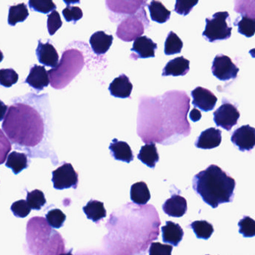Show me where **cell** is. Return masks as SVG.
<instances>
[{
    "label": "cell",
    "mask_w": 255,
    "mask_h": 255,
    "mask_svg": "<svg viewBox=\"0 0 255 255\" xmlns=\"http://www.w3.org/2000/svg\"><path fill=\"white\" fill-rule=\"evenodd\" d=\"M2 131L16 149L31 157H50L53 152V118L48 94L28 93L11 100Z\"/></svg>",
    "instance_id": "6da1fadb"
},
{
    "label": "cell",
    "mask_w": 255,
    "mask_h": 255,
    "mask_svg": "<svg viewBox=\"0 0 255 255\" xmlns=\"http://www.w3.org/2000/svg\"><path fill=\"white\" fill-rule=\"evenodd\" d=\"M192 186L206 204L216 208L219 204L232 202L236 182L220 167L210 165L194 176Z\"/></svg>",
    "instance_id": "7a4b0ae2"
},
{
    "label": "cell",
    "mask_w": 255,
    "mask_h": 255,
    "mask_svg": "<svg viewBox=\"0 0 255 255\" xmlns=\"http://www.w3.org/2000/svg\"><path fill=\"white\" fill-rule=\"evenodd\" d=\"M85 63L84 54L76 47V42L68 44L57 66L47 71L50 86L57 90L65 89L81 72Z\"/></svg>",
    "instance_id": "3957f363"
},
{
    "label": "cell",
    "mask_w": 255,
    "mask_h": 255,
    "mask_svg": "<svg viewBox=\"0 0 255 255\" xmlns=\"http://www.w3.org/2000/svg\"><path fill=\"white\" fill-rule=\"evenodd\" d=\"M228 17V12L220 11L215 13L212 18H206V27L203 36L210 42L228 39L232 32V28L227 23Z\"/></svg>",
    "instance_id": "277c9868"
},
{
    "label": "cell",
    "mask_w": 255,
    "mask_h": 255,
    "mask_svg": "<svg viewBox=\"0 0 255 255\" xmlns=\"http://www.w3.org/2000/svg\"><path fill=\"white\" fill-rule=\"evenodd\" d=\"M52 181L56 189L77 188L78 185V173L74 170L71 163L64 162L63 165L53 171Z\"/></svg>",
    "instance_id": "5b68a950"
},
{
    "label": "cell",
    "mask_w": 255,
    "mask_h": 255,
    "mask_svg": "<svg viewBox=\"0 0 255 255\" xmlns=\"http://www.w3.org/2000/svg\"><path fill=\"white\" fill-rule=\"evenodd\" d=\"M240 69L233 63L231 58L225 55H217L213 59L212 73L221 81L234 80L237 77Z\"/></svg>",
    "instance_id": "8992f818"
},
{
    "label": "cell",
    "mask_w": 255,
    "mask_h": 255,
    "mask_svg": "<svg viewBox=\"0 0 255 255\" xmlns=\"http://www.w3.org/2000/svg\"><path fill=\"white\" fill-rule=\"evenodd\" d=\"M240 117V112L235 106L227 102L223 103L213 113V120L216 125L228 131L237 125Z\"/></svg>",
    "instance_id": "52a82bcc"
},
{
    "label": "cell",
    "mask_w": 255,
    "mask_h": 255,
    "mask_svg": "<svg viewBox=\"0 0 255 255\" xmlns=\"http://www.w3.org/2000/svg\"><path fill=\"white\" fill-rule=\"evenodd\" d=\"M144 30L142 22L138 17L132 16L122 21L118 26L116 35L123 41H131L141 37L144 34Z\"/></svg>",
    "instance_id": "ba28073f"
},
{
    "label": "cell",
    "mask_w": 255,
    "mask_h": 255,
    "mask_svg": "<svg viewBox=\"0 0 255 255\" xmlns=\"http://www.w3.org/2000/svg\"><path fill=\"white\" fill-rule=\"evenodd\" d=\"M231 140L240 151H249L255 147V129L249 125L240 127L233 132Z\"/></svg>",
    "instance_id": "9c48e42d"
},
{
    "label": "cell",
    "mask_w": 255,
    "mask_h": 255,
    "mask_svg": "<svg viewBox=\"0 0 255 255\" xmlns=\"http://www.w3.org/2000/svg\"><path fill=\"white\" fill-rule=\"evenodd\" d=\"M193 101L192 104L196 108L204 112L211 111L216 107L218 99L214 94L208 89L203 87H197L191 92Z\"/></svg>",
    "instance_id": "30bf717a"
},
{
    "label": "cell",
    "mask_w": 255,
    "mask_h": 255,
    "mask_svg": "<svg viewBox=\"0 0 255 255\" xmlns=\"http://www.w3.org/2000/svg\"><path fill=\"white\" fill-rule=\"evenodd\" d=\"M36 56L38 62L44 66L53 68L59 64V53L50 41L47 43H43L41 39L38 41Z\"/></svg>",
    "instance_id": "8fae6325"
},
{
    "label": "cell",
    "mask_w": 255,
    "mask_h": 255,
    "mask_svg": "<svg viewBox=\"0 0 255 255\" xmlns=\"http://www.w3.org/2000/svg\"><path fill=\"white\" fill-rule=\"evenodd\" d=\"M25 83L33 88L37 93H39L50 84V79L47 70L44 66L34 65L31 67L30 72L25 80Z\"/></svg>",
    "instance_id": "7c38bea8"
},
{
    "label": "cell",
    "mask_w": 255,
    "mask_h": 255,
    "mask_svg": "<svg viewBox=\"0 0 255 255\" xmlns=\"http://www.w3.org/2000/svg\"><path fill=\"white\" fill-rule=\"evenodd\" d=\"M222 142V131L210 128L203 131L195 141V147L204 150H210L219 147Z\"/></svg>",
    "instance_id": "4fadbf2b"
},
{
    "label": "cell",
    "mask_w": 255,
    "mask_h": 255,
    "mask_svg": "<svg viewBox=\"0 0 255 255\" xmlns=\"http://www.w3.org/2000/svg\"><path fill=\"white\" fill-rule=\"evenodd\" d=\"M162 210L171 217H182L187 211V201L180 195H173L164 203Z\"/></svg>",
    "instance_id": "5bb4252c"
},
{
    "label": "cell",
    "mask_w": 255,
    "mask_h": 255,
    "mask_svg": "<svg viewBox=\"0 0 255 255\" xmlns=\"http://www.w3.org/2000/svg\"><path fill=\"white\" fill-rule=\"evenodd\" d=\"M157 49V44L153 42L150 38L146 36H141L134 40L133 45L131 51L136 53L138 57L141 59L155 57V50Z\"/></svg>",
    "instance_id": "9a60e30c"
},
{
    "label": "cell",
    "mask_w": 255,
    "mask_h": 255,
    "mask_svg": "<svg viewBox=\"0 0 255 255\" xmlns=\"http://www.w3.org/2000/svg\"><path fill=\"white\" fill-rule=\"evenodd\" d=\"M132 84L125 74L115 79L109 87L112 96L119 98H128L132 93Z\"/></svg>",
    "instance_id": "2e32d148"
},
{
    "label": "cell",
    "mask_w": 255,
    "mask_h": 255,
    "mask_svg": "<svg viewBox=\"0 0 255 255\" xmlns=\"http://www.w3.org/2000/svg\"><path fill=\"white\" fill-rule=\"evenodd\" d=\"M113 39V35H107L104 31H98L91 36L89 42L95 54L103 55L110 50Z\"/></svg>",
    "instance_id": "e0dca14e"
},
{
    "label": "cell",
    "mask_w": 255,
    "mask_h": 255,
    "mask_svg": "<svg viewBox=\"0 0 255 255\" xmlns=\"http://www.w3.org/2000/svg\"><path fill=\"white\" fill-rule=\"evenodd\" d=\"M189 60L185 59L183 56L175 58L170 60L162 70V77L167 76H173V77H179V76H185L189 71Z\"/></svg>",
    "instance_id": "ac0fdd59"
},
{
    "label": "cell",
    "mask_w": 255,
    "mask_h": 255,
    "mask_svg": "<svg viewBox=\"0 0 255 255\" xmlns=\"http://www.w3.org/2000/svg\"><path fill=\"white\" fill-rule=\"evenodd\" d=\"M109 148L111 151L112 156L116 160L122 161L128 163L133 160V153L131 147L125 141H119L117 138H114Z\"/></svg>",
    "instance_id": "d6986e66"
},
{
    "label": "cell",
    "mask_w": 255,
    "mask_h": 255,
    "mask_svg": "<svg viewBox=\"0 0 255 255\" xmlns=\"http://www.w3.org/2000/svg\"><path fill=\"white\" fill-rule=\"evenodd\" d=\"M164 243H169L171 246H177L183 240L184 232L178 224L173 222H166L165 226L161 228Z\"/></svg>",
    "instance_id": "ffe728a7"
},
{
    "label": "cell",
    "mask_w": 255,
    "mask_h": 255,
    "mask_svg": "<svg viewBox=\"0 0 255 255\" xmlns=\"http://www.w3.org/2000/svg\"><path fill=\"white\" fill-rule=\"evenodd\" d=\"M137 157L149 168H154L156 162H159V153H158L156 144L149 143L142 146Z\"/></svg>",
    "instance_id": "44dd1931"
},
{
    "label": "cell",
    "mask_w": 255,
    "mask_h": 255,
    "mask_svg": "<svg viewBox=\"0 0 255 255\" xmlns=\"http://www.w3.org/2000/svg\"><path fill=\"white\" fill-rule=\"evenodd\" d=\"M83 211L86 213L88 219L96 223L107 216V210L104 207V203L96 200H91L83 207Z\"/></svg>",
    "instance_id": "7402d4cb"
},
{
    "label": "cell",
    "mask_w": 255,
    "mask_h": 255,
    "mask_svg": "<svg viewBox=\"0 0 255 255\" xmlns=\"http://www.w3.org/2000/svg\"><path fill=\"white\" fill-rule=\"evenodd\" d=\"M5 165L11 168L14 174H18L29 165L27 155L17 151L11 152L7 157Z\"/></svg>",
    "instance_id": "603a6c76"
},
{
    "label": "cell",
    "mask_w": 255,
    "mask_h": 255,
    "mask_svg": "<svg viewBox=\"0 0 255 255\" xmlns=\"http://www.w3.org/2000/svg\"><path fill=\"white\" fill-rule=\"evenodd\" d=\"M130 198L132 202L138 205H144L150 199V193L144 182H138L131 186Z\"/></svg>",
    "instance_id": "cb8c5ba5"
},
{
    "label": "cell",
    "mask_w": 255,
    "mask_h": 255,
    "mask_svg": "<svg viewBox=\"0 0 255 255\" xmlns=\"http://www.w3.org/2000/svg\"><path fill=\"white\" fill-rule=\"evenodd\" d=\"M148 9L153 21L164 23L170 19L171 11H168L161 2L152 1L148 5Z\"/></svg>",
    "instance_id": "d4e9b609"
},
{
    "label": "cell",
    "mask_w": 255,
    "mask_h": 255,
    "mask_svg": "<svg viewBox=\"0 0 255 255\" xmlns=\"http://www.w3.org/2000/svg\"><path fill=\"white\" fill-rule=\"evenodd\" d=\"M29 15V11L26 4L20 3L11 5L8 11V24L11 26H16L17 23L24 22Z\"/></svg>",
    "instance_id": "484cf974"
},
{
    "label": "cell",
    "mask_w": 255,
    "mask_h": 255,
    "mask_svg": "<svg viewBox=\"0 0 255 255\" xmlns=\"http://www.w3.org/2000/svg\"><path fill=\"white\" fill-rule=\"evenodd\" d=\"M190 228L193 230L197 238L203 240H208L214 231L213 225L204 220L195 221L191 224Z\"/></svg>",
    "instance_id": "4316f807"
},
{
    "label": "cell",
    "mask_w": 255,
    "mask_h": 255,
    "mask_svg": "<svg viewBox=\"0 0 255 255\" xmlns=\"http://www.w3.org/2000/svg\"><path fill=\"white\" fill-rule=\"evenodd\" d=\"M183 47V41L174 32H170L165 42V54L167 56L178 54Z\"/></svg>",
    "instance_id": "83f0119b"
},
{
    "label": "cell",
    "mask_w": 255,
    "mask_h": 255,
    "mask_svg": "<svg viewBox=\"0 0 255 255\" xmlns=\"http://www.w3.org/2000/svg\"><path fill=\"white\" fill-rule=\"evenodd\" d=\"M26 202L29 204L31 210H39L45 205L47 200L44 194L41 190L35 189L32 192H28Z\"/></svg>",
    "instance_id": "f1b7e54d"
},
{
    "label": "cell",
    "mask_w": 255,
    "mask_h": 255,
    "mask_svg": "<svg viewBox=\"0 0 255 255\" xmlns=\"http://www.w3.org/2000/svg\"><path fill=\"white\" fill-rule=\"evenodd\" d=\"M238 26L239 33L245 35L247 38H252L255 33V20L252 17L244 15L241 20L236 24Z\"/></svg>",
    "instance_id": "f546056e"
},
{
    "label": "cell",
    "mask_w": 255,
    "mask_h": 255,
    "mask_svg": "<svg viewBox=\"0 0 255 255\" xmlns=\"http://www.w3.org/2000/svg\"><path fill=\"white\" fill-rule=\"evenodd\" d=\"M29 5L33 11L45 14L56 9V4L52 0H30Z\"/></svg>",
    "instance_id": "4dcf8cb0"
},
{
    "label": "cell",
    "mask_w": 255,
    "mask_h": 255,
    "mask_svg": "<svg viewBox=\"0 0 255 255\" xmlns=\"http://www.w3.org/2000/svg\"><path fill=\"white\" fill-rule=\"evenodd\" d=\"M19 76L12 68L0 70V86L10 88L18 81Z\"/></svg>",
    "instance_id": "1f68e13d"
},
{
    "label": "cell",
    "mask_w": 255,
    "mask_h": 255,
    "mask_svg": "<svg viewBox=\"0 0 255 255\" xmlns=\"http://www.w3.org/2000/svg\"><path fill=\"white\" fill-rule=\"evenodd\" d=\"M46 219L50 226L54 228H60L66 220V216L62 210L53 209L46 215Z\"/></svg>",
    "instance_id": "d6a6232c"
},
{
    "label": "cell",
    "mask_w": 255,
    "mask_h": 255,
    "mask_svg": "<svg viewBox=\"0 0 255 255\" xmlns=\"http://www.w3.org/2000/svg\"><path fill=\"white\" fill-rule=\"evenodd\" d=\"M239 232L244 237H253L255 235V222L249 216H244L239 222Z\"/></svg>",
    "instance_id": "836d02e7"
},
{
    "label": "cell",
    "mask_w": 255,
    "mask_h": 255,
    "mask_svg": "<svg viewBox=\"0 0 255 255\" xmlns=\"http://www.w3.org/2000/svg\"><path fill=\"white\" fill-rule=\"evenodd\" d=\"M11 147V141L3 131L0 129V165L3 164L6 160Z\"/></svg>",
    "instance_id": "e575fe53"
},
{
    "label": "cell",
    "mask_w": 255,
    "mask_h": 255,
    "mask_svg": "<svg viewBox=\"0 0 255 255\" xmlns=\"http://www.w3.org/2000/svg\"><path fill=\"white\" fill-rule=\"evenodd\" d=\"M62 26L60 14L56 10L52 11L47 17V29L50 35H53Z\"/></svg>",
    "instance_id": "d590c367"
},
{
    "label": "cell",
    "mask_w": 255,
    "mask_h": 255,
    "mask_svg": "<svg viewBox=\"0 0 255 255\" xmlns=\"http://www.w3.org/2000/svg\"><path fill=\"white\" fill-rule=\"evenodd\" d=\"M62 14L67 22L73 21L74 24H76L77 21L80 20L83 16V11L80 7L71 6V5H68L62 11Z\"/></svg>",
    "instance_id": "8d00e7d4"
},
{
    "label": "cell",
    "mask_w": 255,
    "mask_h": 255,
    "mask_svg": "<svg viewBox=\"0 0 255 255\" xmlns=\"http://www.w3.org/2000/svg\"><path fill=\"white\" fill-rule=\"evenodd\" d=\"M13 214L18 218H25L29 214L31 208L25 200H20L13 203L11 207Z\"/></svg>",
    "instance_id": "74e56055"
},
{
    "label": "cell",
    "mask_w": 255,
    "mask_h": 255,
    "mask_svg": "<svg viewBox=\"0 0 255 255\" xmlns=\"http://www.w3.org/2000/svg\"><path fill=\"white\" fill-rule=\"evenodd\" d=\"M173 247L171 245L153 243L149 249V255H171Z\"/></svg>",
    "instance_id": "f35d334b"
},
{
    "label": "cell",
    "mask_w": 255,
    "mask_h": 255,
    "mask_svg": "<svg viewBox=\"0 0 255 255\" xmlns=\"http://www.w3.org/2000/svg\"><path fill=\"white\" fill-rule=\"evenodd\" d=\"M198 3V1L190 2V1H180V0H177V2H176L174 11H176L177 14H181V15H187L192 11L194 6Z\"/></svg>",
    "instance_id": "ab89813d"
},
{
    "label": "cell",
    "mask_w": 255,
    "mask_h": 255,
    "mask_svg": "<svg viewBox=\"0 0 255 255\" xmlns=\"http://www.w3.org/2000/svg\"><path fill=\"white\" fill-rule=\"evenodd\" d=\"M189 118L193 122H198L201 119V112L198 109H193L189 113Z\"/></svg>",
    "instance_id": "60d3db41"
},
{
    "label": "cell",
    "mask_w": 255,
    "mask_h": 255,
    "mask_svg": "<svg viewBox=\"0 0 255 255\" xmlns=\"http://www.w3.org/2000/svg\"><path fill=\"white\" fill-rule=\"evenodd\" d=\"M8 107L5 105L1 100H0V122L4 120L7 111H8Z\"/></svg>",
    "instance_id": "b9f144b4"
},
{
    "label": "cell",
    "mask_w": 255,
    "mask_h": 255,
    "mask_svg": "<svg viewBox=\"0 0 255 255\" xmlns=\"http://www.w3.org/2000/svg\"><path fill=\"white\" fill-rule=\"evenodd\" d=\"M4 59V55L3 53H2V52L0 50V63L2 62V60H3Z\"/></svg>",
    "instance_id": "7bdbcfd3"
},
{
    "label": "cell",
    "mask_w": 255,
    "mask_h": 255,
    "mask_svg": "<svg viewBox=\"0 0 255 255\" xmlns=\"http://www.w3.org/2000/svg\"><path fill=\"white\" fill-rule=\"evenodd\" d=\"M59 255H72V254H71V251H70L69 252H67V253H62Z\"/></svg>",
    "instance_id": "ee69618b"
},
{
    "label": "cell",
    "mask_w": 255,
    "mask_h": 255,
    "mask_svg": "<svg viewBox=\"0 0 255 255\" xmlns=\"http://www.w3.org/2000/svg\"></svg>",
    "instance_id": "f6af8a7d"
}]
</instances>
